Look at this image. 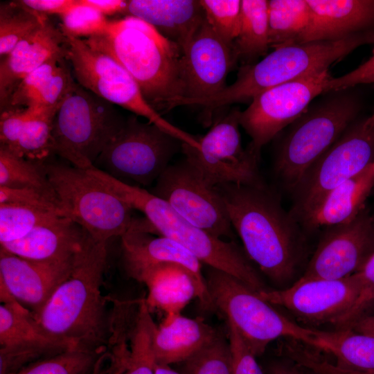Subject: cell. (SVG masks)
Wrapping results in <instances>:
<instances>
[{
	"mask_svg": "<svg viewBox=\"0 0 374 374\" xmlns=\"http://www.w3.org/2000/svg\"><path fill=\"white\" fill-rule=\"evenodd\" d=\"M217 186L247 257L276 285L291 282L305 249L299 223L267 186L235 184Z\"/></svg>",
	"mask_w": 374,
	"mask_h": 374,
	"instance_id": "cell-1",
	"label": "cell"
},
{
	"mask_svg": "<svg viewBox=\"0 0 374 374\" xmlns=\"http://www.w3.org/2000/svg\"><path fill=\"white\" fill-rule=\"evenodd\" d=\"M69 276L44 305L32 312L51 337L77 346L106 347L108 318L101 292L107 264V242L84 229Z\"/></svg>",
	"mask_w": 374,
	"mask_h": 374,
	"instance_id": "cell-2",
	"label": "cell"
},
{
	"mask_svg": "<svg viewBox=\"0 0 374 374\" xmlns=\"http://www.w3.org/2000/svg\"><path fill=\"white\" fill-rule=\"evenodd\" d=\"M83 39L126 69L157 112L177 107L184 98L181 48L144 21L126 15L108 21L103 32Z\"/></svg>",
	"mask_w": 374,
	"mask_h": 374,
	"instance_id": "cell-3",
	"label": "cell"
},
{
	"mask_svg": "<svg viewBox=\"0 0 374 374\" xmlns=\"http://www.w3.org/2000/svg\"><path fill=\"white\" fill-rule=\"evenodd\" d=\"M371 43H374V29L338 40L312 41L276 48L258 63L242 66L235 81L221 92L208 98L188 100L186 105L204 108V121L211 123L217 108L251 101L278 84L328 70L334 62Z\"/></svg>",
	"mask_w": 374,
	"mask_h": 374,
	"instance_id": "cell-4",
	"label": "cell"
},
{
	"mask_svg": "<svg viewBox=\"0 0 374 374\" xmlns=\"http://www.w3.org/2000/svg\"><path fill=\"white\" fill-rule=\"evenodd\" d=\"M90 173L130 208L143 213L153 232L177 242L202 263L234 276L255 292L268 290L249 258L235 242L224 241L193 225L166 202L143 188L96 168L91 169Z\"/></svg>",
	"mask_w": 374,
	"mask_h": 374,
	"instance_id": "cell-5",
	"label": "cell"
},
{
	"mask_svg": "<svg viewBox=\"0 0 374 374\" xmlns=\"http://www.w3.org/2000/svg\"><path fill=\"white\" fill-rule=\"evenodd\" d=\"M308 107L279 143L274 170L292 190L307 170L357 119L359 97L352 88L332 91Z\"/></svg>",
	"mask_w": 374,
	"mask_h": 374,
	"instance_id": "cell-6",
	"label": "cell"
},
{
	"mask_svg": "<svg viewBox=\"0 0 374 374\" xmlns=\"http://www.w3.org/2000/svg\"><path fill=\"white\" fill-rule=\"evenodd\" d=\"M204 276L213 308L226 316L256 357L280 337L323 350L319 330L304 328L285 317L241 280L210 267Z\"/></svg>",
	"mask_w": 374,
	"mask_h": 374,
	"instance_id": "cell-7",
	"label": "cell"
},
{
	"mask_svg": "<svg viewBox=\"0 0 374 374\" xmlns=\"http://www.w3.org/2000/svg\"><path fill=\"white\" fill-rule=\"evenodd\" d=\"M124 121L113 104L76 82L54 116L53 153L90 168Z\"/></svg>",
	"mask_w": 374,
	"mask_h": 374,
	"instance_id": "cell-8",
	"label": "cell"
},
{
	"mask_svg": "<svg viewBox=\"0 0 374 374\" xmlns=\"http://www.w3.org/2000/svg\"><path fill=\"white\" fill-rule=\"evenodd\" d=\"M65 216L96 240L122 237L134 220L132 208L87 169L44 164Z\"/></svg>",
	"mask_w": 374,
	"mask_h": 374,
	"instance_id": "cell-9",
	"label": "cell"
},
{
	"mask_svg": "<svg viewBox=\"0 0 374 374\" xmlns=\"http://www.w3.org/2000/svg\"><path fill=\"white\" fill-rule=\"evenodd\" d=\"M66 39V60L78 84L110 103L146 118L181 143L200 149L199 138L163 118L146 101L134 78L112 57L92 48L83 39Z\"/></svg>",
	"mask_w": 374,
	"mask_h": 374,
	"instance_id": "cell-10",
	"label": "cell"
},
{
	"mask_svg": "<svg viewBox=\"0 0 374 374\" xmlns=\"http://www.w3.org/2000/svg\"><path fill=\"white\" fill-rule=\"evenodd\" d=\"M374 163V113L354 121L292 190L299 222L330 190Z\"/></svg>",
	"mask_w": 374,
	"mask_h": 374,
	"instance_id": "cell-11",
	"label": "cell"
},
{
	"mask_svg": "<svg viewBox=\"0 0 374 374\" xmlns=\"http://www.w3.org/2000/svg\"><path fill=\"white\" fill-rule=\"evenodd\" d=\"M179 143L157 125L132 116L125 119L96 162L117 179L149 186L170 166Z\"/></svg>",
	"mask_w": 374,
	"mask_h": 374,
	"instance_id": "cell-12",
	"label": "cell"
},
{
	"mask_svg": "<svg viewBox=\"0 0 374 374\" xmlns=\"http://www.w3.org/2000/svg\"><path fill=\"white\" fill-rule=\"evenodd\" d=\"M328 70L270 88L240 112V125L251 138L247 148L260 160L262 148L301 116L318 96L328 93Z\"/></svg>",
	"mask_w": 374,
	"mask_h": 374,
	"instance_id": "cell-13",
	"label": "cell"
},
{
	"mask_svg": "<svg viewBox=\"0 0 374 374\" xmlns=\"http://www.w3.org/2000/svg\"><path fill=\"white\" fill-rule=\"evenodd\" d=\"M239 109L214 121L199 138L200 150L182 143L185 159L212 185L226 184L265 187L258 168L259 159L241 143Z\"/></svg>",
	"mask_w": 374,
	"mask_h": 374,
	"instance_id": "cell-14",
	"label": "cell"
},
{
	"mask_svg": "<svg viewBox=\"0 0 374 374\" xmlns=\"http://www.w3.org/2000/svg\"><path fill=\"white\" fill-rule=\"evenodd\" d=\"M151 193L193 225L218 238L233 236V229L217 186L209 183L186 159L170 165Z\"/></svg>",
	"mask_w": 374,
	"mask_h": 374,
	"instance_id": "cell-15",
	"label": "cell"
},
{
	"mask_svg": "<svg viewBox=\"0 0 374 374\" xmlns=\"http://www.w3.org/2000/svg\"><path fill=\"white\" fill-rule=\"evenodd\" d=\"M362 290L359 273L338 279L297 280L277 290L258 292L270 303L282 306L298 319L312 324L337 327L350 311Z\"/></svg>",
	"mask_w": 374,
	"mask_h": 374,
	"instance_id": "cell-16",
	"label": "cell"
},
{
	"mask_svg": "<svg viewBox=\"0 0 374 374\" xmlns=\"http://www.w3.org/2000/svg\"><path fill=\"white\" fill-rule=\"evenodd\" d=\"M374 254V214L366 207L352 221L326 227L299 278L338 279L362 270Z\"/></svg>",
	"mask_w": 374,
	"mask_h": 374,
	"instance_id": "cell-17",
	"label": "cell"
},
{
	"mask_svg": "<svg viewBox=\"0 0 374 374\" xmlns=\"http://www.w3.org/2000/svg\"><path fill=\"white\" fill-rule=\"evenodd\" d=\"M0 299V374H15L35 362L78 347L47 334L2 283Z\"/></svg>",
	"mask_w": 374,
	"mask_h": 374,
	"instance_id": "cell-18",
	"label": "cell"
},
{
	"mask_svg": "<svg viewBox=\"0 0 374 374\" xmlns=\"http://www.w3.org/2000/svg\"><path fill=\"white\" fill-rule=\"evenodd\" d=\"M182 51L186 88L183 99L208 98L227 86V75L236 60L232 48L218 36L206 17Z\"/></svg>",
	"mask_w": 374,
	"mask_h": 374,
	"instance_id": "cell-19",
	"label": "cell"
},
{
	"mask_svg": "<svg viewBox=\"0 0 374 374\" xmlns=\"http://www.w3.org/2000/svg\"><path fill=\"white\" fill-rule=\"evenodd\" d=\"M150 226L134 220L130 229L121 237L123 265L130 276L150 265L170 262L184 267L195 283L197 298L205 310L213 309L206 278L202 271V262L177 242L165 236L150 234Z\"/></svg>",
	"mask_w": 374,
	"mask_h": 374,
	"instance_id": "cell-20",
	"label": "cell"
},
{
	"mask_svg": "<svg viewBox=\"0 0 374 374\" xmlns=\"http://www.w3.org/2000/svg\"><path fill=\"white\" fill-rule=\"evenodd\" d=\"M73 258L62 261H35L0 248V283L17 301L36 312L69 276Z\"/></svg>",
	"mask_w": 374,
	"mask_h": 374,
	"instance_id": "cell-21",
	"label": "cell"
},
{
	"mask_svg": "<svg viewBox=\"0 0 374 374\" xmlns=\"http://www.w3.org/2000/svg\"><path fill=\"white\" fill-rule=\"evenodd\" d=\"M66 39L48 19L21 40L0 64V107H7L13 91L29 73L53 58H66Z\"/></svg>",
	"mask_w": 374,
	"mask_h": 374,
	"instance_id": "cell-22",
	"label": "cell"
},
{
	"mask_svg": "<svg viewBox=\"0 0 374 374\" xmlns=\"http://www.w3.org/2000/svg\"><path fill=\"white\" fill-rule=\"evenodd\" d=\"M308 27L299 44L338 40L374 29V0H306Z\"/></svg>",
	"mask_w": 374,
	"mask_h": 374,
	"instance_id": "cell-23",
	"label": "cell"
},
{
	"mask_svg": "<svg viewBox=\"0 0 374 374\" xmlns=\"http://www.w3.org/2000/svg\"><path fill=\"white\" fill-rule=\"evenodd\" d=\"M125 14L148 23L182 50L205 19L197 0H130Z\"/></svg>",
	"mask_w": 374,
	"mask_h": 374,
	"instance_id": "cell-24",
	"label": "cell"
},
{
	"mask_svg": "<svg viewBox=\"0 0 374 374\" xmlns=\"http://www.w3.org/2000/svg\"><path fill=\"white\" fill-rule=\"evenodd\" d=\"M374 189V163L323 197L299 222L308 232L349 222L365 208Z\"/></svg>",
	"mask_w": 374,
	"mask_h": 374,
	"instance_id": "cell-25",
	"label": "cell"
},
{
	"mask_svg": "<svg viewBox=\"0 0 374 374\" xmlns=\"http://www.w3.org/2000/svg\"><path fill=\"white\" fill-rule=\"evenodd\" d=\"M84 231L71 219L58 215L40 224L24 238L1 244V249L30 260H66L73 256Z\"/></svg>",
	"mask_w": 374,
	"mask_h": 374,
	"instance_id": "cell-26",
	"label": "cell"
},
{
	"mask_svg": "<svg viewBox=\"0 0 374 374\" xmlns=\"http://www.w3.org/2000/svg\"><path fill=\"white\" fill-rule=\"evenodd\" d=\"M144 283L148 295L149 308L162 310L167 317L180 314L193 298H197L195 283L190 274L182 266L163 262L141 269L130 276Z\"/></svg>",
	"mask_w": 374,
	"mask_h": 374,
	"instance_id": "cell-27",
	"label": "cell"
},
{
	"mask_svg": "<svg viewBox=\"0 0 374 374\" xmlns=\"http://www.w3.org/2000/svg\"><path fill=\"white\" fill-rule=\"evenodd\" d=\"M217 332L202 319H190L180 314L167 317L157 326L152 338V353L157 364L181 363L190 357Z\"/></svg>",
	"mask_w": 374,
	"mask_h": 374,
	"instance_id": "cell-28",
	"label": "cell"
},
{
	"mask_svg": "<svg viewBox=\"0 0 374 374\" xmlns=\"http://www.w3.org/2000/svg\"><path fill=\"white\" fill-rule=\"evenodd\" d=\"M269 48L268 1L242 0L239 30L232 48L235 60L250 64Z\"/></svg>",
	"mask_w": 374,
	"mask_h": 374,
	"instance_id": "cell-29",
	"label": "cell"
},
{
	"mask_svg": "<svg viewBox=\"0 0 374 374\" xmlns=\"http://www.w3.org/2000/svg\"><path fill=\"white\" fill-rule=\"evenodd\" d=\"M323 351L332 354L336 364L355 372H374V337L350 328L320 331Z\"/></svg>",
	"mask_w": 374,
	"mask_h": 374,
	"instance_id": "cell-30",
	"label": "cell"
},
{
	"mask_svg": "<svg viewBox=\"0 0 374 374\" xmlns=\"http://www.w3.org/2000/svg\"><path fill=\"white\" fill-rule=\"evenodd\" d=\"M310 19V9L306 0L268 1L270 48L299 44Z\"/></svg>",
	"mask_w": 374,
	"mask_h": 374,
	"instance_id": "cell-31",
	"label": "cell"
},
{
	"mask_svg": "<svg viewBox=\"0 0 374 374\" xmlns=\"http://www.w3.org/2000/svg\"><path fill=\"white\" fill-rule=\"evenodd\" d=\"M0 186L32 188L58 201L44 163L28 159L0 146Z\"/></svg>",
	"mask_w": 374,
	"mask_h": 374,
	"instance_id": "cell-32",
	"label": "cell"
},
{
	"mask_svg": "<svg viewBox=\"0 0 374 374\" xmlns=\"http://www.w3.org/2000/svg\"><path fill=\"white\" fill-rule=\"evenodd\" d=\"M48 16L21 6L17 1L0 7V55H8L24 39L38 29Z\"/></svg>",
	"mask_w": 374,
	"mask_h": 374,
	"instance_id": "cell-33",
	"label": "cell"
},
{
	"mask_svg": "<svg viewBox=\"0 0 374 374\" xmlns=\"http://www.w3.org/2000/svg\"><path fill=\"white\" fill-rule=\"evenodd\" d=\"M106 350L78 346L35 362L15 374H91Z\"/></svg>",
	"mask_w": 374,
	"mask_h": 374,
	"instance_id": "cell-34",
	"label": "cell"
},
{
	"mask_svg": "<svg viewBox=\"0 0 374 374\" xmlns=\"http://www.w3.org/2000/svg\"><path fill=\"white\" fill-rule=\"evenodd\" d=\"M32 110V109H31ZM54 114L32 110L12 152L35 161L43 162L52 150Z\"/></svg>",
	"mask_w": 374,
	"mask_h": 374,
	"instance_id": "cell-35",
	"label": "cell"
},
{
	"mask_svg": "<svg viewBox=\"0 0 374 374\" xmlns=\"http://www.w3.org/2000/svg\"><path fill=\"white\" fill-rule=\"evenodd\" d=\"M58 215L64 216L33 207L0 204V244L19 240L40 224Z\"/></svg>",
	"mask_w": 374,
	"mask_h": 374,
	"instance_id": "cell-36",
	"label": "cell"
},
{
	"mask_svg": "<svg viewBox=\"0 0 374 374\" xmlns=\"http://www.w3.org/2000/svg\"><path fill=\"white\" fill-rule=\"evenodd\" d=\"M181 364V374H233L229 340L217 333L210 342Z\"/></svg>",
	"mask_w": 374,
	"mask_h": 374,
	"instance_id": "cell-37",
	"label": "cell"
},
{
	"mask_svg": "<svg viewBox=\"0 0 374 374\" xmlns=\"http://www.w3.org/2000/svg\"><path fill=\"white\" fill-rule=\"evenodd\" d=\"M208 23L230 47L237 37L240 20V0H199Z\"/></svg>",
	"mask_w": 374,
	"mask_h": 374,
	"instance_id": "cell-38",
	"label": "cell"
},
{
	"mask_svg": "<svg viewBox=\"0 0 374 374\" xmlns=\"http://www.w3.org/2000/svg\"><path fill=\"white\" fill-rule=\"evenodd\" d=\"M60 30L65 37L87 39L103 32L108 20L96 9L80 0L60 16Z\"/></svg>",
	"mask_w": 374,
	"mask_h": 374,
	"instance_id": "cell-39",
	"label": "cell"
},
{
	"mask_svg": "<svg viewBox=\"0 0 374 374\" xmlns=\"http://www.w3.org/2000/svg\"><path fill=\"white\" fill-rule=\"evenodd\" d=\"M66 59V57L53 58L26 75L13 91L6 109L32 108L60 64Z\"/></svg>",
	"mask_w": 374,
	"mask_h": 374,
	"instance_id": "cell-40",
	"label": "cell"
},
{
	"mask_svg": "<svg viewBox=\"0 0 374 374\" xmlns=\"http://www.w3.org/2000/svg\"><path fill=\"white\" fill-rule=\"evenodd\" d=\"M73 78L64 60L35 105L29 109L55 115L63 101L74 88L76 82Z\"/></svg>",
	"mask_w": 374,
	"mask_h": 374,
	"instance_id": "cell-41",
	"label": "cell"
},
{
	"mask_svg": "<svg viewBox=\"0 0 374 374\" xmlns=\"http://www.w3.org/2000/svg\"><path fill=\"white\" fill-rule=\"evenodd\" d=\"M0 204L33 207L55 212L65 216L57 200L32 188H12L0 186Z\"/></svg>",
	"mask_w": 374,
	"mask_h": 374,
	"instance_id": "cell-42",
	"label": "cell"
},
{
	"mask_svg": "<svg viewBox=\"0 0 374 374\" xmlns=\"http://www.w3.org/2000/svg\"><path fill=\"white\" fill-rule=\"evenodd\" d=\"M154 364L152 353L131 348L119 357L108 362L107 374H155Z\"/></svg>",
	"mask_w": 374,
	"mask_h": 374,
	"instance_id": "cell-43",
	"label": "cell"
},
{
	"mask_svg": "<svg viewBox=\"0 0 374 374\" xmlns=\"http://www.w3.org/2000/svg\"><path fill=\"white\" fill-rule=\"evenodd\" d=\"M32 110L26 107H10L1 112L0 146L12 152L17 148L23 128Z\"/></svg>",
	"mask_w": 374,
	"mask_h": 374,
	"instance_id": "cell-44",
	"label": "cell"
},
{
	"mask_svg": "<svg viewBox=\"0 0 374 374\" xmlns=\"http://www.w3.org/2000/svg\"><path fill=\"white\" fill-rule=\"evenodd\" d=\"M233 374H263L256 356L249 350L235 327L227 322Z\"/></svg>",
	"mask_w": 374,
	"mask_h": 374,
	"instance_id": "cell-45",
	"label": "cell"
},
{
	"mask_svg": "<svg viewBox=\"0 0 374 374\" xmlns=\"http://www.w3.org/2000/svg\"><path fill=\"white\" fill-rule=\"evenodd\" d=\"M362 290L354 306L344 318L338 328H350L357 321L368 304L374 301V254L359 272Z\"/></svg>",
	"mask_w": 374,
	"mask_h": 374,
	"instance_id": "cell-46",
	"label": "cell"
},
{
	"mask_svg": "<svg viewBox=\"0 0 374 374\" xmlns=\"http://www.w3.org/2000/svg\"><path fill=\"white\" fill-rule=\"evenodd\" d=\"M374 83V51L370 58L356 69L341 76H332L328 92L353 88L362 84Z\"/></svg>",
	"mask_w": 374,
	"mask_h": 374,
	"instance_id": "cell-47",
	"label": "cell"
},
{
	"mask_svg": "<svg viewBox=\"0 0 374 374\" xmlns=\"http://www.w3.org/2000/svg\"><path fill=\"white\" fill-rule=\"evenodd\" d=\"M21 6L38 13L62 15L77 3V0H21Z\"/></svg>",
	"mask_w": 374,
	"mask_h": 374,
	"instance_id": "cell-48",
	"label": "cell"
},
{
	"mask_svg": "<svg viewBox=\"0 0 374 374\" xmlns=\"http://www.w3.org/2000/svg\"><path fill=\"white\" fill-rule=\"evenodd\" d=\"M84 4L89 6L104 16L125 13L127 1L122 0H80Z\"/></svg>",
	"mask_w": 374,
	"mask_h": 374,
	"instance_id": "cell-49",
	"label": "cell"
},
{
	"mask_svg": "<svg viewBox=\"0 0 374 374\" xmlns=\"http://www.w3.org/2000/svg\"><path fill=\"white\" fill-rule=\"evenodd\" d=\"M267 374H316L312 371L303 366L287 357L286 360L272 364L268 368Z\"/></svg>",
	"mask_w": 374,
	"mask_h": 374,
	"instance_id": "cell-50",
	"label": "cell"
},
{
	"mask_svg": "<svg viewBox=\"0 0 374 374\" xmlns=\"http://www.w3.org/2000/svg\"><path fill=\"white\" fill-rule=\"evenodd\" d=\"M316 371L319 374H374V372H355L348 371L326 359H323L317 363Z\"/></svg>",
	"mask_w": 374,
	"mask_h": 374,
	"instance_id": "cell-51",
	"label": "cell"
},
{
	"mask_svg": "<svg viewBox=\"0 0 374 374\" xmlns=\"http://www.w3.org/2000/svg\"><path fill=\"white\" fill-rule=\"evenodd\" d=\"M350 328L355 332L374 337V315L360 317Z\"/></svg>",
	"mask_w": 374,
	"mask_h": 374,
	"instance_id": "cell-52",
	"label": "cell"
},
{
	"mask_svg": "<svg viewBox=\"0 0 374 374\" xmlns=\"http://www.w3.org/2000/svg\"><path fill=\"white\" fill-rule=\"evenodd\" d=\"M108 355L106 350L98 357L91 374H107Z\"/></svg>",
	"mask_w": 374,
	"mask_h": 374,
	"instance_id": "cell-53",
	"label": "cell"
},
{
	"mask_svg": "<svg viewBox=\"0 0 374 374\" xmlns=\"http://www.w3.org/2000/svg\"><path fill=\"white\" fill-rule=\"evenodd\" d=\"M155 374H181L168 365L159 364L155 362L154 366Z\"/></svg>",
	"mask_w": 374,
	"mask_h": 374,
	"instance_id": "cell-54",
	"label": "cell"
}]
</instances>
